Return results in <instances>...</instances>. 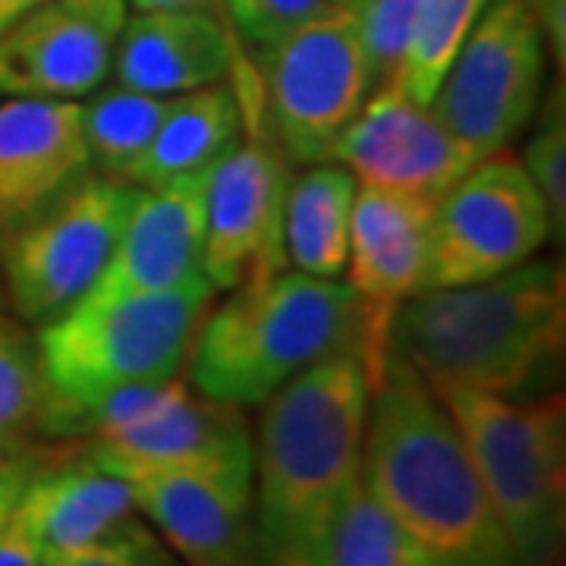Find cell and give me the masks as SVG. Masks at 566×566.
<instances>
[{
  "mask_svg": "<svg viewBox=\"0 0 566 566\" xmlns=\"http://www.w3.org/2000/svg\"><path fill=\"white\" fill-rule=\"evenodd\" d=\"M371 387L368 359L344 353L262 403L252 472L259 566H312L331 520L359 485Z\"/></svg>",
  "mask_w": 566,
  "mask_h": 566,
  "instance_id": "1",
  "label": "cell"
},
{
  "mask_svg": "<svg viewBox=\"0 0 566 566\" xmlns=\"http://www.w3.org/2000/svg\"><path fill=\"white\" fill-rule=\"evenodd\" d=\"M566 346V274L532 262L463 286H428L387 324V356L434 394L482 390L526 397L554 378Z\"/></svg>",
  "mask_w": 566,
  "mask_h": 566,
  "instance_id": "2",
  "label": "cell"
},
{
  "mask_svg": "<svg viewBox=\"0 0 566 566\" xmlns=\"http://www.w3.org/2000/svg\"><path fill=\"white\" fill-rule=\"evenodd\" d=\"M359 479L441 566H520L460 428L394 356L371 387Z\"/></svg>",
  "mask_w": 566,
  "mask_h": 566,
  "instance_id": "3",
  "label": "cell"
},
{
  "mask_svg": "<svg viewBox=\"0 0 566 566\" xmlns=\"http://www.w3.org/2000/svg\"><path fill=\"white\" fill-rule=\"evenodd\" d=\"M363 353L375 385L387 363V327L337 277L281 271L230 290L208 308L189 346V387L208 400L262 406L312 365Z\"/></svg>",
  "mask_w": 566,
  "mask_h": 566,
  "instance_id": "4",
  "label": "cell"
},
{
  "mask_svg": "<svg viewBox=\"0 0 566 566\" xmlns=\"http://www.w3.org/2000/svg\"><path fill=\"white\" fill-rule=\"evenodd\" d=\"M208 281L155 296H85L35 337L41 409L35 428L76 441V424L104 397L142 385H167L186 365L208 312Z\"/></svg>",
  "mask_w": 566,
  "mask_h": 566,
  "instance_id": "5",
  "label": "cell"
},
{
  "mask_svg": "<svg viewBox=\"0 0 566 566\" xmlns=\"http://www.w3.org/2000/svg\"><path fill=\"white\" fill-rule=\"evenodd\" d=\"M479 469L491 510L520 566H564L566 403L482 390L438 394Z\"/></svg>",
  "mask_w": 566,
  "mask_h": 566,
  "instance_id": "6",
  "label": "cell"
},
{
  "mask_svg": "<svg viewBox=\"0 0 566 566\" xmlns=\"http://www.w3.org/2000/svg\"><path fill=\"white\" fill-rule=\"evenodd\" d=\"M262 51L259 98L286 161H331L334 145L371 95L359 0H327L315 17Z\"/></svg>",
  "mask_w": 566,
  "mask_h": 566,
  "instance_id": "7",
  "label": "cell"
},
{
  "mask_svg": "<svg viewBox=\"0 0 566 566\" xmlns=\"http://www.w3.org/2000/svg\"><path fill=\"white\" fill-rule=\"evenodd\" d=\"M136 186L82 174L39 211L0 233V274L25 322H51L102 281Z\"/></svg>",
  "mask_w": 566,
  "mask_h": 566,
  "instance_id": "8",
  "label": "cell"
},
{
  "mask_svg": "<svg viewBox=\"0 0 566 566\" xmlns=\"http://www.w3.org/2000/svg\"><path fill=\"white\" fill-rule=\"evenodd\" d=\"M545 66L547 48L528 0H491L447 66L431 111L485 161L535 117Z\"/></svg>",
  "mask_w": 566,
  "mask_h": 566,
  "instance_id": "9",
  "label": "cell"
},
{
  "mask_svg": "<svg viewBox=\"0 0 566 566\" xmlns=\"http://www.w3.org/2000/svg\"><path fill=\"white\" fill-rule=\"evenodd\" d=\"M551 240L547 208L523 164L491 155L431 211L428 286H463L513 271ZM424 286V290H428Z\"/></svg>",
  "mask_w": 566,
  "mask_h": 566,
  "instance_id": "10",
  "label": "cell"
},
{
  "mask_svg": "<svg viewBox=\"0 0 566 566\" xmlns=\"http://www.w3.org/2000/svg\"><path fill=\"white\" fill-rule=\"evenodd\" d=\"M331 161L365 189L438 205L479 158L447 129L431 104L412 102L397 85H385L365 98L334 145Z\"/></svg>",
  "mask_w": 566,
  "mask_h": 566,
  "instance_id": "11",
  "label": "cell"
},
{
  "mask_svg": "<svg viewBox=\"0 0 566 566\" xmlns=\"http://www.w3.org/2000/svg\"><path fill=\"white\" fill-rule=\"evenodd\" d=\"M277 148L264 139L240 142L205 182V277L214 290H233L286 271L283 202L290 186Z\"/></svg>",
  "mask_w": 566,
  "mask_h": 566,
  "instance_id": "12",
  "label": "cell"
},
{
  "mask_svg": "<svg viewBox=\"0 0 566 566\" xmlns=\"http://www.w3.org/2000/svg\"><path fill=\"white\" fill-rule=\"evenodd\" d=\"M85 453L126 482L196 469L255 472V441L243 409L208 400L182 381H174L139 422L88 441Z\"/></svg>",
  "mask_w": 566,
  "mask_h": 566,
  "instance_id": "13",
  "label": "cell"
},
{
  "mask_svg": "<svg viewBox=\"0 0 566 566\" xmlns=\"http://www.w3.org/2000/svg\"><path fill=\"white\" fill-rule=\"evenodd\" d=\"M205 182L208 174L136 186L114 255L88 296H155L208 281Z\"/></svg>",
  "mask_w": 566,
  "mask_h": 566,
  "instance_id": "14",
  "label": "cell"
},
{
  "mask_svg": "<svg viewBox=\"0 0 566 566\" xmlns=\"http://www.w3.org/2000/svg\"><path fill=\"white\" fill-rule=\"evenodd\" d=\"M129 488L182 566H259L252 472H158L129 479Z\"/></svg>",
  "mask_w": 566,
  "mask_h": 566,
  "instance_id": "15",
  "label": "cell"
},
{
  "mask_svg": "<svg viewBox=\"0 0 566 566\" xmlns=\"http://www.w3.org/2000/svg\"><path fill=\"white\" fill-rule=\"evenodd\" d=\"M117 32L63 0H48L0 35V92L10 98L80 102L114 66Z\"/></svg>",
  "mask_w": 566,
  "mask_h": 566,
  "instance_id": "16",
  "label": "cell"
},
{
  "mask_svg": "<svg viewBox=\"0 0 566 566\" xmlns=\"http://www.w3.org/2000/svg\"><path fill=\"white\" fill-rule=\"evenodd\" d=\"M434 205L385 189H356L346 274L365 308L390 324L397 305L428 286Z\"/></svg>",
  "mask_w": 566,
  "mask_h": 566,
  "instance_id": "17",
  "label": "cell"
},
{
  "mask_svg": "<svg viewBox=\"0 0 566 566\" xmlns=\"http://www.w3.org/2000/svg\"><path fill=\"white\" fill-rule=\"evenodd\" d=\"M88 170L80 102L0 104V233Z\"/></svg>",
  "mask_w": 566,
  "mask_h": 566,
  "instance_id": "18",
  "label": "cell"
},
{
  "mask_svg": "<svg viewBox=\"0 0 566 566\" xmlns=\"http://www.w3.org/2000/svg\"><path fill=\"white\" fill-rule=\"evenodd\" d=\"M237 44L211 10H136L114 44V76L126 88L174 98L223 82Z\"/></svg>",
  "mask_w": 566,
  "mask_h": 566,
  "instance_id": "19",
  "label": "cell"
},
{
  "mask_svg": "<svg viewBox=\"0 0 566 566\" xmlns=\"http://www.w3.org/2000/svg\"><path fill=\"white\" fill-rule=\"evenodd\" d=\"M17 510L35 532L44 557L95 545L139 513L129 482L107 472L85 450H51L32 472Z\"/></svg>",
  "mask_w": 566,
  "mask_h": 566,
  "instance_id": "20",
  "label": "cell"
},
{
  "mask_svg": "<svg viewBox=\"0 0 566 566\" xmlns=\"http://www.w3.org/2000/svg\"><path fill=\"white\" fill-rule=\"evenodd\" d=\"M243 139V98L237 85H202L170 98L161 126L139 161L133 164L129 186L208 174Z\"/></svg>",
  "mask_w": 566,
  "mask_h": 566,
  "instance_id": "21",
  "label": "cell"
},
{
  "mask_svg": "<svg viewBox=\"0 0 566 566\" xmlns=\"http://www.w3.org/2000/svg\"><path fill=\"white\" fill-rule=\"evenodd\" d=\"M359 182L340 164H308L290 177L283 202V255L293 271L340 277L349 252V218Z\"/></svg>",
  "mask_w": 566,
  "mask_h": 566,
  "instance_id": "22",
  "label": "cell"
},
{
  "mask_svg": "<svg viewBox=\"0 0 566 566\" xmlns=\"http://www.w3.org/2000/svg\"><path fill=\"white\" fill-rule=\"evenodd\" d=\"M312 566H441L378 504L363 479L315 547Z\"/></svg>",
  "mask_w": 566,
  "mask_h": 566,
  "instance_id": "23",
  "label": "cell"
},
{
  "mask_svg": "<svg viewBox=\"0 0 566 566\" xmlns=\"http://www.w3.org/2000/svg\"><path fill=\"white\" fill-rule=\"evenodd\" d=\"M170 98L148 95L126 85L92 92V102L82 104V136L88 148V164L102 174L123 180L129 177L133 164L151 145Z\"/></svg>",
  "mask_w": 566,
  "mask_h": 566,
  "instance_id": "24",
  "label": "cell"
},
{
  "mask_svg": "<svg viewBox=\"0 0 566 566\" xmlns=\"http://www.w3.org/2000/svg\"><path fill=\"white\" fill-rule=\"evenodd\" d=\"M488 3L491 0H419L412 41L394 85L412 102L431 104L447 66L453 63Z\"/></svg>",
  "mask_w": 566,
  "mask_h": 566,
  "instance_id": "25",
  "label": "cell"
},
{
  "mask_svg": "<svg viewBox=\"0 0 566 566\" xmlns=\"http://www.w3.org/2000/svg\"><path fill=\"white\" fill-rule=\"evenodd\" d=\"M523 170L535 182L551 218V237L564 243L566 237V102L564 80L542 104V117L523 148Z\"/></svg>",
  "mask_w": 566,
  "mask_h": 566,
  "instance_id": "26",
  "label": "cell"
},
{
  "mask_svg": "<svg viewBox=\"0 0 566 566\" xmlns=\"http://www.w3.org/2000/svg\"><path fill=\"white\" fill-rule=\"evenodd\" d=\"M41 409V375L35 340L20 324L0 315V434L22 438L35 428Z\"/></svg>",
  "mask_w": 566,
  "mask_h": 566,
  "instance_id": "27",
  "label": "cell"
},
{
  "mask_svg": "<svg viewBox=\"0 0 566 566\" xmlns=\"http://www.w3.org/2000/svg\"><path fill=\"white\" fill-rule=\"evenodd\" d=\"M419 0H359L363 51L371 92L397 82L406 61Z\"/></svg>",
  "mask_w": 566,
  "mask_h": 566,
  "instance_id": "28",
  "label": "cell"
},
{
  "mask_svg": "<svg viewBox=\"0 0 566 566\" xmlns=\"http://www.w3.org/2000/svg\"><path fill=\"white\" fill-rule=\"evenodd\" d=\"M44 566H182V560L174 557L164 538L142 526L136 516H129L95 545L44 557Z\"/></svg>",
  "mask_w": 566,
  "mask_h": 566,
  "instance_id": "29",
  "label": "cell"
},
{
  "mask_svg": "<svg viewBox=\"0 0 566 566\" xmlns=\"http://www.w3.org/2000/svg\"><path fill=\"white\" fill-rule=\"evenodd\" d=\"M237 32L255 48H268L290 29L315 17L327 0H223Z\"/></svg>",
  "mask_w": 566,
  "mask_h": 566,
  "instance_id": "30",
  "label": "cell"
},
{
  "mask_svg": "<svg viewBox=\"0 0 566 566\" xmlns=\"http://www.w3.org/2000/svg\"><path fill=\"white\" fill-rule=\"evenodd\" d=\"M51 450H39V447H25L22 453H17L7 465H0V526L10 520V513L20 504L22 491L29 485L32 472L48 460Z\"/></svg>",
  "mask_w": 566,
  "mask_h": 566,
  "instance_id": "31",
  "label": "cell"
},
{
  "mask_svg": "<svg viewBox=\"0 0 566 566\" xmlns=\"http://www.w3.org/2000/svg\"><path fill=\"white\" fill-rule=\"evenodd\" d=\"M0 566H44L39 538L22 520L20 510H13L10 520L0 526Z\"/></svg>",
  "mask_w": 566,
  "mask_h": 566,
  "instance_id": "32",
  "label": "cell"
},
{
  "mask_svg": "<svg viewBox=\"0 0 566 566\" xmlns=\"http://www.w3.org/2000/svg\"><path fill=\"white\" fill-rule=\"evenodd\" d=\"M538 29H542V39H545L547 54L557 61V70L564 73L566 63V0H528Z\"/></svg>",
  "mask_w": 566,
  "mask_h": 566,
  "instance_id": "33",
  "label": "cell"
},
{
  "mask_svg": "<svg viewBox=\"0 0 566 566\" xmlns=\"http://www.w3.org/2000/svg\"><path fill=\"white\" fill-rule=\"evenodd\" d=\"M63 3H70L73 10H80L85 13L88 20L102 22L107 25L111 32H117L120 35V29L126 25V0H63Z\"/></svg>",
  "mask_w": 566,
  "mask_h": 566,
  "instance_id": "34",
  "label": "cell"
},
{
  "mask_svg": "<svg viewBox=\"0 0 566 566\" xmlns=\"http://www.w3.org/2000/svg\"><path fill=\"white\" fill-rule=\"evenodd\" d=\"M136 10H218L223 0H126Z\"/></svg>",
  "mask_w": 566,
  "mask_h": 566,
  "instance_id": "35",
  "label": "cell"
},
{
  "mask_svg": "<svg viewBox=\"0 0 566 566\" xmlns=\"http://www.w3.org/2000/svg\"><path fill=\"white\" fill-rule=\"evenodd\" d=\"M41 3H48V0H0V35L10 32L22 17H29Z\"/></svg>",
  "mask_w": 566,
  "mask_h": 566,
  "instance_id": "36",
  "label": "cell"
},
{
  "mask_svg": "<svg viewBox=\"0 0 566 566\" xmlns=\"http://www.w3.org/2000/svg\"><path fill=\"white\" fill-rule=\"evenodd\" d=\"M29 447L25 438H7V434H0V465H7L17 453H22Z\"/></svg>",
  "mask_w": 566,
  "mask_h": 566,
  "instance_id": "37",
  "label": "cell"
}]
</instances>
